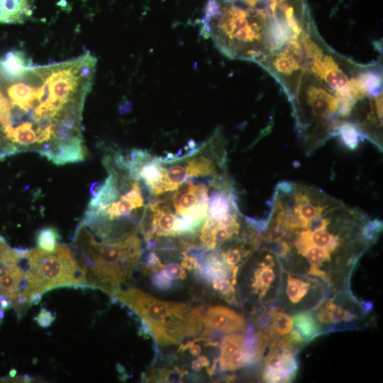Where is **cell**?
Masks as SVG:
<instances>
[{
    "instance_id": "3",
    "label": "cell",
    "mask_w": 383,
    "mask_h": 383,
    "mask_svg": "<svg viewBox=\"0 0 383 383\" xmlns=\"http://www.w3.org/2000/svg\"><path fill=\"white\" fill-rule=\"evenodd\" d=\"M25 272L22 289L17 294L29 306L40 302L42 295L55 288H88L84 271L71 250L57 244L54 252L26 249L20 258Z\"/></svg>"
},
{
    "instance_id": "21",
    "label": "cell",
    "mask_w": 383,
    "mask_h": 383,
    "mask_svg": "<svg viewBox=\"0 0 383 383\" xmlns=\"http://www.w3.org/2000/svg\"><path fill=\"white\" fill-rule=\"evenodd\" d=\"M309 284L301 279L289 275L286 292L292 303L299 302L307 294Z\"/></svg>"
},
{
    "instance_id": "6",
    "label": "cell",
    "mask_w": 383,
    "mask_h": 383,
    "mask_svg": "<svg viewBox=\"0 0 383 383\" xmlns=\"http://www.w3.org/2000/svg\"><path fill=\"white\" fill-rule=\"evenodd\" d=\"M290 339L274 342L265 359L263 379L267 382H287L294 376L297 368Z\"/></svg>"
},
{
    "instance_id": "2",
    "label": "cell",
    "mask_w": 383,
    "mask_h": 383,
    "mask_svg": "<svg viewBox=\"0 0 383 383\" xmlns=\"http://www.w3.org/2000/svg\"><path fill=\"white\" fill-rule=\"evenodd\" d=\"M304 0H209L207 20L232 37L244 41L260 39L292 23Z\"/></svg>"
},
{
    "instance_id": "22",
    "label": "cell",
    "mask_w": 383,
    "mask_h": 383,
    "mask_svg": "<svg viewBox=\"0 0 383 383\" xmlns=\"http://www.w3.org/2000/svg\"><path fill=\"white\" fill-rule=\"evenodd\" d=\"M214 289L226 300H233L235 296L234 285L236 283V279L224 277L216 279L211 281Z\"/></svg>"
},
{
    "instance_id": "17",
    "label": "cell",
    "mask_w": 383,
    "mask_h": 383,
    "mask_svg": "<svg viewBox=\"0 0 383 383\" xmlns=\"http://www.w3.org/2000/svg\"><path fill=\"white\" fill-rule=\"evenodd\" d=\"M294 324L296 331L304 338H311L316 335L319 327L318 323L309 313H298L294 318Z\"/></svg>"
},
{
    "instance_id": "5",
    "label": "cell",
    "mask_w": 383,
    "mask_h": 383,
    "mask_svg": "<svg viewBox=\"0 0 383 383\" xmlns=\"http://www.w3.org/2000/svg\"><path fill=\"white\" fill-rule=\"evenodd\" d=\"M175 190L170 200L174 211L197 228L207 216L209 187L188 179Z\"/></svg>"
},
{
    "instance_id": "15",
    "label": "cell",
    "mask_w": 383,
    "mask_h": 383,
    "mask_svg": "<svg viewBox=\"0 0 383 383\" xmlns=\"http://www.w3.org/2000/svg\"><path fill=\"white\" fill-rule=\"evenodd\" d=\"M317 318L325 323H334L349 321L353 315L341 306L328 301L318 312Z\"/></svg>"
},
{
    "instance_id": "10",
    "label": "cell",
    "mask_w": 383,
    "mask_h": 383,
    "mask_svg": "<svg viewBox=\"0 0 383 383\" xmlns=\"http://www.w3.org/2000/svg\"><path fill=\"white\" fill-rule=\"evenodd\" d=\"M239 232L240 229L223 226L207 217L201 229L200 240L206 248L215 250Z\"/></svg>"
},
{
    "instance_id": "24",
    "label": "cell",
    "mask_w": 383,
    "mask_h": 383,
    "mask_svg": "<svg viewBox=\"0 0 383 383\" xmlns=\"http://www.w3.org/2000/svg\"><path fill=\"white\" fill-rule=\"evenodd\" d=\"M167 276L172 280L183 279L186 277V272L181 265L177 263H170L162 268Z\"/></svg>"
},
{
    "instance_id": "14",
    "label": "cell",
    "mask_w": 383,
    "mask_h": 383,
    "mask_svg": "<svg viewBox=\"0 0 383 383\" xmlns=\"http://www.w3.org/2000/svg\"><path fill=\"white\" fill-rule=\"evenodd\" d=\"M245 337L241 334H231L222 338L220 346L218 362L223 370L229 357L236 351L244 347Z\"/></svg>"
},
{
    "instance_id": "8",
    "label": "cell",
    "mask_w": 383,
    "mask_h": 383,
    "mask_svg": "<svg viewBox=\"0 0 383 383\" xmlns=\"http://www.w3.org/2000/svg\"><path fill=\"white\" fill-rule=\"evenodd\" d=\"M144 206V199L138 182L134 180L128 190L119 199L109 205L102 212L94 211L99 218L112 221L128 216L131 212Z\"/></svg>"
},
{
    "instance_id": "13",
    "label": "cell",
    "mask_w": 383,
    "mask_h": 383,
    "mask_svg": "<svg viewBox=\"0 0 383 383\" xmlns=\"http://www.w3.org/2000/svg\"><path fill=\"white\" fill-rule=\"evenodd\" d=\"M184 165L188 178L217 174L214 162L204 155L192 157L187 160Z\"/></svg>"
},
{
    "instance_id": "18",
    "label": "cell",
    "mask_w": 383,
    "mask_h": 383,
    "mask_svg": "<svg viewBox=\"0 0 383 383\" xmlns=\"http://www.w3.org/2000/svg\"><path fill=\"white\" fill-rule=\"evenodd\" d=\"M59 240V232L54 227L41 228L36 236L38 248L49 252H54Z\"/></svg>"
},
{
    "instance_id": "1",
    "label": "cell",
    "mask_w": 383,
    "mask_h": 383,
    "mask_svg": "<svg viewBox=\"0 0 383 383\" xmlns=\"http://www.w3.org/2000/svg\"><path fill=\"white\" fill-rule=\"evenodd\" d=\"M74 240L89 288L112 295L139 265L141 245L135 230L121 238L99 242L81 224Z\"/></svg>"
},
{
    "instance_id": "20",
    "label": "cell",
    "mask_w": 383,
    "mask_h": 383,
    "mask_svg": "<svg viewBox=\"0 0 383 383\" xmlns=\"http://www.w3.org/2000/svg\"><path fill=\"white\" fill-rule=\"evenodd\" d=\"M250 253V249L245 248L244 245H238L229 248L222 252L220 257L226 265L233 272V270L238 269L240 263L243 257H246Z\"/></svg>"
},
{
    "instance_id": "12",
    "label": "cell",
    "mask_w": 383,
    "mask_h": 383,
    "mask_svg": "<svg viewBox=\"0 0 383 383\" xmlns=\"http://www.w3.org/2000/svg\"><path fill=\"white\" fill-rule=\"evenodd\" d=\"M274 262L271 255H267L265 260L255 270L252 279V287L255 294L260 298L263 297L271 287L275 279L273 270Z\"/></svg>"
},
{
    "instance_id": "19",
    "label": "cell",
    "mask_w": 383,
    "mask_h": 383,
    "mask_svg": "<svg viewBox=\"0 0 383 383\" xmlns=\"http://www.w3.org/2000/svg\"><path fill=\"white\" fill-rule=\"evenodd\" d=\"M270 317L272 324L270 331L272 335H284L292 331L293 320L287 313L272 311L270 312Z\"/></svg>"
},
{
    "instance_id": "26",
    "label": "cell",
    "mask_w": 383,
    "mask_h": 383,
    "mask_svg": "<svg viewBox=\"0 0 383 383\" xmlns=\"http://www.w3.org/2000/svg\"><path fill=\"white\" fill-rule=\"evenodd\" d=\"M152 282L160 289H169L172 285V280L167 276L162 269L155 274Z\"/></svg>"
},
{
    "instance_id": "29",
    "label": "cell",
    "mask_w": 383,
    "mask_h": 383,
    "mask_svg": "<svg viewBox=\"0 0 383 383\" xmlns=\"http://www.w3.org/2000/svg\"><path fill=\"white\" fill-rule=\"evenodd\" d=\"M204 367L209 369V360L208 357L205 355L199 356L197 359L193 360V362H192V368L195 371H199Z\"/></svg>"
},
{
    "instance_id": "9",
    "label": "cell",
    "mask_w": 383,
    "mask_h": 383,
    "mask_svg": "<svg viewBox=\"0 0 383 383\" xmlns=\"http://www.w3.org/2000/svg\"><path fill=\"white\" fill-rule=\"evenodd\" d=\"M34 0H0V23L22 24L33 12Z\"/></svg>"
},
{
    "instance_id": "11",
    "label": "cell",
    "mask_w": 383,
    "mask_h": 383,
    "mask_svg": "<svg viewBox=\"0 0 383 383\" xmlns=\"http://www.w3.org/2000/svg\"><path fill=\"white\" fill-rule=\"evenodd\" d=\"M31 65L30 60L22 51H9L0 59V77L6 81L16 80Z\"/></svg>"
},
{
    "instance_id": "16",
    "label": "cell",
    "mask_w": 383,
    "mask_h": 383,
    "mask_svg": "<svg viewBox=\"0 0 383 383\" xmlns=\"http://www.w3.org/2000/svg\"><path fill=\"white\" fill-rule=\"evenodd\" d=\"M337 136H339L343 144L350 150L355 149L359 142L364 139L358 128L350 122L340 124L338 129Z\"/></svg>"
},
{
    "instance_id": "25",
    "label": "cell",
    "mask_w": 383,
    "mask_h": 383,
    "mask_svg": "<svg viewBox=\"0 0 383 383\" xmlns=\"http://www.w3.org/2000/svg\"><path fill=\"white\" fill-rule=\"evenodd\" d=\"M11 103L0 91V124L4 126L9 123Z\"/></svg>"
},
{
    "instance_id": "4",
    "label": "cell",
    "mask_w": 383,
    "mask_h": 383,
    "mask_svg": "<svg viewBox=\"0 0 383 383\" xmlns=\"http://www.w3.org/2000/svg\"><path fill=\"white\" fill-rule=\"evenodd\" d=\"M112 296L134 311L160 346L176 345L189 335L192 309L185 303L157 299L133 287Z\"/></svg>"
},
{
    "instance_id": "23",
    "label": "cell",
    "mask_w": 383,
    "mask_h": 383,
    "mask_svg": "<svg viewBox=\"0 0 383 383\" xmlns=\"http://www.w3.org/2000/svg\"><path fill=\"white\" fill-rule=\"evenodd\" d=\"M20 150L16 145L9 140L4 133L0 135V160L15 155Z\"/></svg>"
},
{
    "instance_id": "27",
    "label": "cell",
    "mask_w": 383,
    "mask_h": 383,
    "mask_svg": "<svg viewBox=\"0 0 383 383\" xmlns=\"http://www.w3.org/2000/svg\"><path fill=\"white\" fill-rule=\"evenodd\" d=\"M55 318V316L51 311L47 310L45 308H42L35 318V321L40 326L47 328L52 323Z\"/></svg>"
},
{
    "instance_id": "28",
    "label": "cell",
    "mask_w": 383,
    "mask_h": 383,
    "mask_svg": "<svg viewBox=\"0 0 383 383\" xmlns=\"http://www.w3.org/2000/svg\"><path fill=\"white\" fill-rule=\"evenodd\" d=\"M181 265L183 268L192 270L200 267L195 257L191 255H185L183 257Z\"/></svg>"
},
{
    "instance_id": "7",
    "label": "cell",
    "mask_w": 383,
    "mask_h": 383,
    "mask_svg": "<svg viewBox=\"0 0 383 383\" xmlns=\"http://www.w3.org/2000/svg\"><path fill=\"white\" fill-rule=\"evenodd\" d=\"M203 335L213 331L232 333L242 330L245 325L243 318L234 311L224 306H210L204 313L202 311Z\"/></svg>"
}]
</instances>
